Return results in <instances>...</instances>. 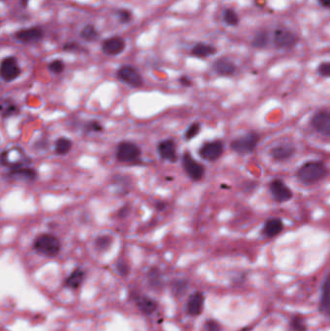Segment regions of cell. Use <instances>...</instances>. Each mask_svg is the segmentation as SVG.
Returning a JSON list of instances; mask_svg holds the SVG:
<instances>
[{
    "instance_id": "36",
    "label": "cell",
    "mask_w": 330,
    "mask_h": 331,
    "mask_svg": "<svg viewBox=\"0 0 330 331\" xmlns=\"http://www.w3.org/2000/svg\"><path fill=\"white\" fill-rule=\"evenodd\" d=\"M318 73L322 76L330 78V62L320 63L318 67Z\"/></svg>"
},
{
    "instance_id": "38",
    "label": "cell",
    "mask_w": 330,
    "mask_h": 331,
    "mask_svg": "<svg viewBox=\"0 0 330 331\" xmlns=\"http://www.w3.org/2000/svg\"><path fill=\"white\" fill-rule=\"evenodd\" d=\"M118 18H120V22H122V24H127V22H129L131 20V18H132L131 13H130L128 10H126V9H121V10H118Z\"/></svg>"
},
{
    "instance_id": "18",
    "label": "cell",
    "mask_w": 330,
    "mask_h": 331,
    "mask_svg": "<svg viewBox=\"0 0 330 331\" xmlns=\"http://www.w3.org/2000/svg\"><path fill=\"white\" fill-rule=\"evenodd\" d=\"M125 50V41L120 36L106 39L102 45V50L108 56H118Z\"/></svg>"
},
{
    "instance_id": "11",
    "label": "cell",
    "mask_w": 330,
    "mask_h": 331,
    "mask_svg": "<svg viewBox=\"0 0 330 331\" xmlns=\"http://www.w3.org/2000/svg\"><path fill=\"white\" fill-rule=\"evenodd\" d=\"M6 176L12 180L24 181V182H33L38 178V174L36 170L26 166L11 168L6 174Z\"/></svg>"
},
{
    "instance_id": "9",
    "label": "cell",
    "mask_w": 330,
    "mask_h": 331,
    "mask_svg": "<svg viewBox=\"0 0 330 331\" xmlns=\"http://www.w3.org/2000/svg\"><path fill=\"white\" fill-rule=\"evenodd\" d=\"M270 191L273 200L279 204L286 202L294 196L292 191L282 180H273L270 182Z\"/></svg>"
},
{
    "instance_id": "44",
    "label": "cell",
    "mask_w": 330,
    "mask_h": 331,
    "mask_svg": "<svg viewBox=\"0 0 330 331\" xmlns=\"http://www.w3.org/2000/svg\"><path fill=\"white\" fill-rule=\"evenodd\" d=\"M320 3L326 8H330V0H320Z\"/></svg>"
},
{
    "instance_id": "6",
    "label": "cell",
    "mask_w": 330,
    "mask_h": 331,
    "mask_svg": "<svg viewBox=\"0 0 330 331\" xmlns=\"http://www.w3.org/2000/svg\"><path fill=\"white\" fill-rule=\"evenodd\" d=\"M198 153L202 159L208 162H215L224 153V144L219 140L206 142L198 148Z\"/></svg>"
},
{
    "instance_id": "10",
    "label": "cell",
    "mask_w": 330,
    "mask_h": 331,
    "mask_svg": "<svg viewBox=\"0 0 330 331\" xmlns=\"http://www.w3.org/2000/svg\"><path fill=\"white\" fill-rule=\"evenodd\" d=\"M157 152L160 158L170 163H176L178 161L176 144L172 138H166L161 140L157 146Z\"/></svg>"
},
{
    "instance_id": "45",
    "label": "cell",
    "mask_w": 330,
    "mask_h": 331,
    "mask_svg": "<svg viewBox=\"0 0 330 331\" xmlns=\"http://www.w3.org/2000/svg\"><path fill=\"white\" fill-rule=\"evenodd\" d=\"M28 2H30V0H20L22 6L24 8H26V7H28Z\"/></svg>"
},
{
    "instance_id": "37",
    "label": "cell",
    "mask_w": 330,
    "mask_h": 331,
    "mask_svg": "<svg viewBox=\"0 0 330 331\" xmlns=\"http://www.w3.org/2000/svg\"><path fill=\"white\" fill-rule=\"evenodd\" d=\"M204 330L206 331H221V324L214 320H208L204 324Z\"/></svg>"
},
{
    "instance_id": "32",
    "label": "cell",
    "mask_w": 330,
    "mask_h": 331,
    "mask_svg": "<svg viewBox=\"0 0 330 331\" xmlns=\"http://www.w3.org/2000/svg\"><path fill=\"white\" fill-rule=\"evenodd\" d=\"M64 68H65V65H64L63 61L60 60H52L48 65V71L52 72V74H56V75L61 74L64 71Z\"/></svg>"
},
{
    "instance_id": "8",
    "label": "cell",
    "mask_w": 330,
    "mask_h": 331,
    "mask_svg": "<svg viewBox=\"0 0 330 331\" xmlns=\"http://www.w3.org/2000/svg\"><path fill=\"white\" fill-rule=\"evenodd\" d=\"M22 74V69L14 56L5 58L1 61L0 75L1 78L6 82H11L16 80Z\"/></svg>"
},
{
    "instance_id": "16",
    "label": "cell",
    "mask_w": 330,
    "mask_h": 331,
    "mask_svg": "<svg viewBox=\"0 0 330 331\" xmlns=\"http://www.w3.org/2000/svg\"><path fill=\"white\" fill-rule=\"evenodd\" d=\"M296 36L286 30H277L274 33V44L281 48H290L296 44Z\"/></svg>"
},
{
    "instance_id": "30",
    "label": "cell",
    "mask_w": 330,
    "mask_h": 331,
    "mask_svg": "<svg viewBox=\"0 0 330 331\" xmlns=\"http://www.w3.org/2000/svg\"><path fill=\"white\" fill-rule=\"evenodd\" d=\"M200 132V124L198 122H193L185 131L184 133V138L189 142L191 140H193L196 136L198 135V133Z\"/></svg>"
},
{
    "instance_id": "3",
    "label": "cell",
    "mask_w": 330,
    "mask_h": 331,
    "mask_svg": "<svg viewBox=\"0 0 330 331\" xmlns=\"http://www.w3.org/2000/svg\"><path fill=\"white\" fill-rule=\"evenodd\" d=\"M142 157V150L138 144L130 140H123L116 146V158L123 164H138Z\"/></svg>"
},
{
    "instance_id": "39",
    "label": "cell",
    "mask_w": 330,
    "mask_h": 331,
    "mask_svg": "<svg viewBox=\"0 0 330 331\" xmlns=\"http://www.w3.org/2000/svg\"><path fill=\"white\" fill-rule=\"evenodd\" d=\"M268 42V36L266 33H260L256 37L255 41H254V46H258V48H262L266 45Z\"/></svg>"
},
{
    "instance_id": "13",
    "label": "cell",
    "mask_w": 330,
    "mask_h": 331,
    "mask_svg": "<svg viewBox=\"0 0 330 331\" xmlns=\"http://www.w3.org/2000/svg\"><path fill=\"white\" fill-rule=\"evenodd\" d=\"M43 37H44V31L39 26L24 28L16 32L15 34L16 39L24 44L39 42L43 39Z\"/></svg>"
},
{
    "instance_id": "20",
    "label": "cell",
    "mask_w": 330,
    "mask_h": 331,
    "mask_svg": "<svg viewBox=\"0 0 330 331\" xmlns=\"http://www.w3.org/2000/svg\"><path fill=\"white\" fill-rule=\"evenodd\" d=\"M135 302L138 310L140 312H142L144 315L153 314L158 308L157 302L154 300L150 298V296H136L135 298Z\"/></svg>"
},
{
    "instance_id": "28",
    "label": "cell",
    "mask_w": 330,
    "mask_h": 331,
    "mask_svg": "<svg viewBox=\"0 0 330 331\" xmlns=\"http://www.w3.org/2000/svg\"><path fill=\"white\" fill-rule=\"evenodd\" d=\"M80 36L84 40H86L88 42H93V41H96L98 39L99 33L93 26L88 24L84 28V30L80 32Z\"/></svg>"
},
{
    "instance_id": "7",
    "label": "cell",
    "mask_w": 330,
    "mask_h": 331,
    "mask_svg": "<svg viewBox=\"0 0 330 331\" xmlns=\"http://www.w3.org/2000/svg\"><path fill=\"white\" fill-rule=\"evenodd\" d=\"M116 76L120 82L126 84L131 88H140L144 86L142 76L140 74V72L132 66H121L116 72Z\"/></svg>"
},
{
    "instance_id": "26",
    "label": "cell",
    "mask_w": 330,
    "mask_h": 331,
    "mask_svg": "<svg viewBox=\"0 0 330 331\" xmlns=\"http://www.w3.org/2000/svg\"><path fill=\"white\" fill-rule=\"evenodd\" d=\"M112 243V238L108 234L99 236L94 241V245H95L96 249L100 252L106 251L110 247Z\"/></svg>"
},
{
    "instance_id": "23",
    "label": "cell",
    "mask_w": 330,
    "mask_h": 331,
    "mask_svg": "<svg viewBox=\"0 0 330 331\" xmlns=\"http://www.w3.org/2000/svg\"><path fill=\"white\" fill-rule=\"evenodd\" d=\"M86 279V272L82 268H78L75 270L72 271L71 274L67 277L65 281V286L72 290H76L82 285Z\"/></svg>"
},
{
    "instance_id": "27",
    "label": "cell",
    "mask_w": 330,
    "mask_h": 331,
    "mask_svg": "<svg viewBox=\"0 0 330 331\" xmlns=\"http://www.w3.org/2000/svg\"><path fill=\"white\" fill-rule=\"evenodd\" d=\"M148 282L153 288H158L162 286L161 272L157 268H152L148 272Z\"/></svg>"
},
{
    "instance_id": "46",
    "label": "cell",
    "mask_w": 330,
    "mask_h": 331,
    "mask_svg": "<svg viewBox=\"0 0 330 331\" xmlns=\"http://www.w3.org/2000/svg\"><path fill=\"white\" fill-rule=\"evenodd\" d=\"M251 330V328L250 326H247V328H242L241 330L240 331H250Z\"/></svg>"
},
{
    "instance_id": "19",
    "label": "cell",
    "mask_w": 330,
    "mask_h": 331,
    "mask_svg": "<svg viewBox=\"0 0 330 331\" xmlns=\"http://www.w3.org/2000/svg\"><path fill=\"white\" fill-rule=\"evenodd\" d=\"M284 230V223L280 218H270L266 221L262 228V234L268 238H273Z\"/></svg>"
},
{
    "instance_id": "2",
    "label": "cell",
    "mask_w": 330,
    "mask_h": 331,
    "mask_svg": "<svg viewBox=\"0 0 330 331\" xmlns=\"http://www.w3.org/2000/svg\"><path fill=\"white\" fill-rule=\"evenodd\" d=\"M33 249L42 256L54 258L60 253L61 242L52 234H41L33 242Z\"/></svg>"
},
{
    "instance_id": "42",
    "label": "cell",
    "mask_w": 330,
    "mask_h": 331,
    "mask_svg": "<svg viewBox=\"0 0 330 331\" xmlns=\"http://www.w3.org/2000/svg\"><path fill=\"white\" fill-rule=\"evenodd\" d=\"M178 82L182 86H185V88H190L192 86V80L187 76H181Z\"/></svg>"
},
{
    "instance_id": "5",
    "label": "cell",
    "mask_w": 330,
    "mask_h": 331,
    "mask_svg": "<svg viewBox=\"0 0 330 331\" xmlns=\"http://www.w3.org/2000/svg\"><path fill=\"white\" fill-rule=\"evenodd\" d=\"M182 166L186 174L191 180L200 181L206 174V168L202 164L198 163L190 152L186 151L182 155Z\"/></svg>"
},
{
    "instance_id": "33",
    "label": "cell",
    "mask_w": 330,
    "mask_h": 331,
    "mask_svg": "<svg viewBox=\"0 0 330 331\" xmlns=\"http://www.w3.org/2000/svg\"><path fill=\"white\" fill-rule=\"evenodd\" d=\"M224 20L228 26H236L240 20H238V16L234 10L226 9L224 12Z\"/></svg>"
},
{
    "instance_id": "21",
    "label": "cell",
    "mask_w": 330,
    "mask_h": 331,
    "mask_svg": "<svg viewBox=\"0 0 330 331\" xmlns=\"http://www.w3.org/2000/svg\"><path fill=\"white\" fill-rule=\"evenodd\" d=\"M213 69L218 75L228 76L236 73V67L232 61L226 58H220L213 63Z\"/></svg>"
},
{
    "instance_id": "47",
    "label": "cell",
    "mask_w": 330,
    "mask_h": 331,
    "mask_svg": "<svg viewBox=\"0 0 330 331\" xmlns=\"http://www.w3.org/2000/svg\"><path fill=\"white\" fill-rule=\"evenodd\" d=\"M2 1H4V0H2Z\"/></svg>"
},
{
    "instance_id": "43",
    "label": "cell",
    "mask_w": 330,
    "mask_h": 331,
    "mask_svg": "<svg viewBox=\"0 0 330 331\" xmlns=\"http://www.w3.org/2000/svg\"><path fill=\"white\" fill-rule=\"evenodd\" d=\"M154 206H155L156 210L164 211L168 206V202H166L165 200H156L154 204Z\"/></svg>"
},
{
    "instance_id": "40",
    "label": "cell",
    "mask_w": 330,
    "mask_h": 331,
    "mask_svg": "<svg viewBox=\"0 0 330 331\" xmlns=\"http://www.w3.org/2000/svg\"><path fill=\"white\" fill-rule=\"evenodd\" d=\"M63 50L66 52H80L82 50L80 45L76 43V42H70L65 44L63 46Z\"/></svg>"
},
{
    "instance_id": "22",
    "label": "cell",
    "mask_w": 330,
    "mask_h": 331,
    "mask_svg": "<svg viewBox=\"0 0 330 331\" xmlns=\"http://www.w3.org/2000/svg\"><path fill=\"white\" fill-rule=\"evenodd\" d=\"M0 110H1L2 120L15 116L20 114L18 106L16 105V103L10 98H3L1 100Z\"/></svg>"
},
{
    "instance_id": "17",
    "label": "cell",
    "mask_w": 330,
    "mask_h": 331,
    "mask_svg": "<svg viewBox=\"0 0 330 331\" xmlns=\"http://www.w3.org/2000/svg\"><path fill=\"white\" fill-rule=\"evenodd\" d=\"M296 153V148L292 144H284L272 148L270 151V156L278 162H285L290 159Z\"/></svg>"
},
{
    "instance_id": "29",
    "label": "cell",
    "mask_w": 330,
    "mask_h": 331,
    "mask_svg": "<svg viewBox=\"0 0 330 331\" xmlns=\"http://www.w3.org/2000/svg\"><path fill=\"white\" fill-rule=\"evenodd\" d=\"M84 134H90V133H100L104 130V127L103 125L97 120H91L86 122L84 127Z\"/></svg>"
},
{
    "instance_id": "25",
    "label": "cell",
    "mask_w": 330,
    "mask_h": 331,
    "mask_svg": "<svg viewBox=\"0 0 330 331\" xmlns=\"http://www.w3.org/2000/svg\"><path fill=\"white\" fill-rule=\"evenodd\" d=\"M216 52V48L212 46L208 45V44H196V45L192 48L191 54L193 56L198 58H204L210 56H213Z\"/></svg>"
},
{
    "instance_id": "12",
    "label": "cell",
    "mask_w": 330,
    "mask_h": 331,
    "mask_svg": "<svg viewBox=\"0 0 330 331\" xmlns=\"http://www.w3.org/2000/svg\"><path fill=\"white\" fill-rule=\"evenodd\" d=\"M311 126L316 132L322 135L330 136V112L320 110L311 118Z\"/></svg>"
},
{
    "instance_id": "14",
    "label": "cell",
    "mask_w": 330,
    "mask_h": 331,
    "mask_svg": "<svg viewBox=\"0 0 330 331\" xmlns=\"http://www.w3.org/2000/svg\"><path fill=\"white\" fill-rule=\"evenodd\" d=\"M318 310L324 316L330 318V272L326 276L322 285Z\"/></svg>"
},
{
    "instance_id": "31",
    "label": "cell",
    "mask_w": 330,
    "mask_h": 331,
    "mask_svg": "<svg viewBox=\"0 0 330 331\" xmlns=\"http://www.w3.org/2000/svg\"><path fill=\"white\" fill-rule=\"evenodd\" d=\"M290 328L294 331H307L304 318L298 315L292 316L290 320Z\"/></svg>"
},
{
    "instance_id": "4",
    "label": "cell",
    "mask_w": 330,
    "mask_h": 331,
    "mask_svg": "<svg viewBox=\"0 0 330 331\" xmlns=\"http://www.w3.org/2000/svg\"><path fill=\"white\" fill-rule=\"evenodd\" d=\"M260 136L255 132H249L232 140L230 148L240 155L250 154L255 150Z\"/></svg>"
},
{
    "instance_id": "35",
    "label": "cell",
    "mask_w": 330,
    "mask_h": 331,
    "mask_svg": "<svg viewBox=\"0 0 330 331\" xmlns=\"http://www.w3.org/2000/svg\"><path fill=\"white\" fill-rule=\"evenodd\" d=\"M188 288V284L186 281H176L174 285V290L176 294L178 296H182Z\"/></svg>"
},
{
    "instance_id": "41",
    "label": "cell",
    "mask_w": 330,
    "mask_h": 331,
    "mask_svg": "<svg viewBox=\"0 0 330 331\" xmlns=\"http://www.w3.org/2000/svg\"><path fill=\"white\" fill-rule=\"evenodd\" d=\"M131 206L129 204H124L118 210V218H125L130 214Z\"/></svg>"
},
{
    "instance_id": "1",
    "label": "cell",
    "mask_w": 330,
    "mask_h": 331,
    "mask_svg": "<svg viewBox=\"0 0 330 331\" xmlns=\"http://www.w3.org/2000/svg\"><path fill=\"white\" fill-rule=\"evenodd\" d=\"M328 174L324 163L320 161H309L304 163L296 172V176L304 184H314L324 180Z\"/></svg>"
},
{
    "instance_id": "24",
    "label": "cell",
    "mask_w": 330,
    "mask_h": 331,
    "mask_svg": "<svg viewBox=\"0 0 330 331\" xmlns=\"http://www.w3.org/2000/svg\"><path fill=\"white\" fill-rule=\"evenodd\" d=\"M73 148V142L65 136H60L54 142V152L60 156H65Z\"/></svg>"
},
{
    "instance_id": "34",
    "label": "cell",
    "mask_w": 330,
    "mask_h": 331,
    "mask_svg": "<svg viewBox=\"0 0 330 331\" xmlns=\"http://www.w3.org/2000/svg\"><path fill=\"white\" fill-rule=\"evenodd\" d=\"M116 270L120 273V276L126 277L130 272V268H129L128 264L125 260H120L116 264Z\"/></svg>"
},
{
    "instance_id": "15",
    "label": "cell",
    "mask_w": 330,
    "mask_h": 331,
    "mask_svg": "<svg viewBox=\"0 0 330 331\" xmlns=\"http://www.w3.org/2000/svg\"><path fill=\"white\" fill-rule=\"evenodd\" d=\"M204 305V296L202 292L192 294L186 304V312L190 316H200L202 313Z\"/></svg>"
}]
</instances>
